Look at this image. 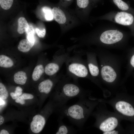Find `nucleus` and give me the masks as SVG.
<instances>
[{"label":"nucleus","instance_id":"f03ea898","mask_svg":"<svg viewBox=\"0 0 134 134\" xmlns=\"http://www.w3.org/2000/svg\"><path fill=\"white\" fill-rule=\"evenodd\" d=\"M100 57V73L101 79L107 83H114L120 73L121 61L110 53L102 51Z\"/></svg>","mask_w":134,"mask_h":134},{"label":"nucleus","instance_id":"39448f33","mask_svg":"<svg viewBox=\"0 0 134 134\" xmlns=\"http://www.w3.org/2000/svg\"><path fill=\"white\" fill-rule=\"evenodd\" d=\"M115 107L117 111L123 115L128 117L134 116V108L127 102L123 100L118 101L116 103Z\"/></svg>","mask_w":134,"mask_h":134},{"label":"nucleus","instance_id":"2eb2a0df","mask_svg":"<svg viewBox=\"0 0 134 134\" xmlns=\"http://www.w3.org/2000/svg\"><path fill=\"white\" fill-rule=\"evenodd\" d=\"M27 79L25 72L20 71L16 72L14 75V79L15 82L16 84L23 85L26 83Z\"/></svg>","mask_w":134,"mask_h":134},{"label":"nucleus","instance_id":"412c9836","mask_svg":"<svg viewBox=\"0 0 134 134\" xmlns=\"http://www.w3.org/2000/svg\"><path fill=\"white\" fill-rule=\"evenodd\" d=\"M33 96L31 94L28 93H24L19 98L15 100V102L23 105L25 103V100L31 99L33 98Z\"/></svg>","mask_w":134,"mask_h":134},{"label":"nucleus","instance_id":"0eeeda50","mask_svg":"<svg viewBox=\"0 0 134 134\" xmlns=\"http://www.w3.org/2000/svg\"><path fill=\"white\" fill-rule=\"evenodd\" d=\"M118 124V121L116 118L110 117L102 122L99 127L100 130L103 132L114 130Z\"/></svg>","mask_w":134,"mask_h":134},{"label":"nucleus","instance_id":"7c9ffc66","mask_svg":"<svg viewBox=\"0 0 134 134\" xmlns=\"http://www.w3.org/2000/svg\"><path fill=\"white\" fill-rule=\"evenodd\" d=\"M4 119L2 116L0 115V125H1L3 123Z\"/></svg>","mask_w":134,"mask_h":134},{"label":"nucleus","instance_id":"20e7f679","mask_svg":"<svg viewBox=\"0 0 134 134\" xmlns=\"http://www.w3.org/2000/svg\"><path fill=\"white\" fill-rule=\"evenodd\" d=\"M123 34L117 30H110L102 33L100 37V42L106 45H112L121 41Z\"/></svg>","mask_w":134,"mask_h":134},{"label":"nucleus","instance_id":"1a4fd4ad","mask_svg":"<svg viewBox=\"0 0 134 134\" xmlns=\"http://www.w3.org/2000/svg\"><path fill=\"white\" fill-rule=\"evenodd\" d=\"M70 72L76 76L80 77H85L88 74V70L86 67L81 64L73 63L68 66Z\"/></svg>","mask_w":134,"mask_h":134},{"label":"nucleus","instance_id":"9d476101","mask_svg":"<svg viewBox=\"0 0 134 134\" xmlns=\"http://www.w3.org/2000/svg\"><path fill=\"white\" fill-rule=\"evenodd\" d=\"M53 18L59 24H62L66 21V18L63 11L61 9L56 7L52 9Z\"/></svg>","mask_w":134,"mask_h":134},{"label":"nucleus","instance_id":"aec40b11","mask_svg":"<svg viewBox=\"0 0 134 134\" xmlns=\"http://www.w3.org/2000/svg\"><path fill=\"white\" fill-rule=\"evenodd\" d=\"M45 19L48 21L52 20L53 19L52 9L49 7L44 6L42 9Z\"/></svg>","mask_w":134,"mask_h":134},{"label":"nucleus","instance_id":"4be33fe9","mask_svg":"<svg viewBox=\"0 0 134 134\" xmlns=\"http://www.w3.org/2000/svg\"><path fill=\"white\" fill-rule=\"evenodd\" d=\"M114 3L120 9L123 11L128 10L129 6L128 4L122 0H113Z\"/></svg>","mask_w":134,"mask_h":134},{"label":"nucleus","instance_id":"423d86ee","mask_svg":"<svg viewBox=\"0 0 134 134\" xmlns=\"http://www.w3.org/2000/svg\"><path fill=\"white\" fill-rule=\"evenodd\" d=\"M45 123L44 117L40 115H36L34 117L31 123V129L34 133H38L43 130Z\"/></svg>","mask_w":134,"mask_h":134},{"label":"nucleus","instance_id":"5701e85b","mask_svg":"<svg viewBox=\"0 0 134 134\" xmlns=\"http://www.w3.org/2000/svg\"><path fill=\"white\" fill-rule=\"evenodd\" d=\"M8 96V91L4 85L0 83V97L3 100L7 99Z\"/></svg>","mask_w":134,"mask_h":134},{"label":"nucleus","instance_id":"c756f323","mask_svg":"<svg viewBox=\"0 0 134 134\" xmlns=\"http://www.w3.org/2000/svg\"><path fill=\"white\" fill-rule=\"evenodd\" d=\"M0 134H9L8 132L7 131L3 129L1 130L0 132Z\"/></svg>","mask_w":134,"mask_h":134},{"label":"nucleus","instance_id":"b1692460","mask_svg":"<svg viewBox=\"0 0 134 134\" xmlns=\"http://www.w3.org/2000/svg\"><path fill=\"white\" fill-rule=\"evenodd\" d=\"M27 33V39L30 42L32 43H35V38L34 36V32L33 28L31 26L28 31L26 32Z\"/></svg>","mask_w":134,"mask_h":134},{"label":"nucleus","instance_id":"6ab92c4d","mask_svg":"<svg viewBox=\"0 0 134 134\" xmlns=\"http://www.w3.org/2000/svg\"><path fill=\"white\" fill-rule=\"evenodd\" d=\"M88 67L91 75L93 77H97L100 73V70L99 67L93 63L90 62L88 64Z\"/></svg>","mask_w":134,"mask_h":134},{"label":"nucleus","instance_id":"f8f14e48","mask_svg":"<svg viewBox=\"0 0 134 134\" xmlns=\"http://www.w3.org/2000/svg\"><path fill=\"white\" fill-rule=\"evenodd\" d=\"M63 117L61 116V120L58 130L56 134H72L75 133V131L72 127L67 126L64 123L62 120Z\"/></svg>","mask_w":134,"mask_h":134},{"label":"nucleus","instance_id":"dca6fc26","mask_svg":"<svg viewBox=\"0 0 134 134\" xmlns=\"http://www.w3.org/2000/svg\"><path fill=\"white\" fill-rule=\"evenodd\" d=\"M59 67L57 64L50 63L45 66L44 71L45 73L49 76L53 75L59 70Z\"/></svg>","mask_w":134,"mask_h":134},{"label":"nucleus","instance_id":"f3484780","mask_svg":"<svg viewBox=\"0 0 134 134\" xmlns=\"http://www.w3.org/2000/svg\"><path fill=\"white\" fill-rule=\"evenodd\" d=\"M13 62L12 60L8 57L4 55L0 56V66L5 68H9L12 67Z\"/></svg>","mask_w":134,"mask_h":134},{"label":"nucleus","instance_id":"4468645a","mask_svg":"<svg viewBox=\"0 0 134 134\" xmlns=\"http://www.w3.org/2000/svg\"><path fill=\"white\" fill-rule=\"evenodd\" d=\"M18 27L17 30L18 32L22 34L27 32L29 28V25L25 18L23 17H20L18 19Z\"/></svg>","mask_w":134,"mask_h":134},{"label":"nucleus","instance_id":"a211bd4d","mask_svg":"<svg viewBox=\"0 0 134 134\" xmlns=\"http://www.w3.org/2000/svg\"><path fill=\"white\" fill-rule=\"evenodd\" d=\"M44 71L43 66L42 65L36 66L34 68L32 75V78L34 81H36L40 78Z\"/></svg>","mask_w":134,"mask_h":134},{"label":"nucleus","instance_id":"6e6552de","mask_svg":"<svg viewBox=\"0 0 134 134\" xmlns=\"http://www.w3.org/2000/svg\"><path fill=\"white\" fill-rule=\"evenodd\" d=\"M115 22L120 24L129 26L132 24L134 20L133 16L127 12L121 11L118 12L114 18Z\"/></svg>","mask_w":134,"mask_h":134},{"label":"nucleus","instance_id":"bb28decb","mask_svg":"<svg viewBox=\"0 0 134 134\" xmlns=\"http://www.w3.org/2000/svg\"><path fill=\"white\" fill-rule=\"evenodd\" d=\"M38 36L41 38H43L45 36L46 31L45 28H44L42 30L36 28L35 30Z\"/></svg>","mask_w":134,"mask_h":134},{"label":"nucleus","instance_id":"2f4dec72","mask_svg":"<svg viewBox=\"0 0 134 134\" xmlns=\"http://www.w3.org/2000/svg\"><path fill=\"white\" fill-rule=\"evenodd\" d=\"M2 0H0V4H1V3L2 1Z\"/></svg>","mask_w":134,"mask_h":134},{"label":"nucleus","instance_id":"7ed1b4c3","mask_svg":"<svg viewBox=\"0 0 134 134\" xmlns=\"http://www.w3.org/2000/svg\"><path fill=\"white\" fill-rule=\"evenodd\" d=\"M81 89L77 85L72 83L64 85L55 95L57 106L60 108L66 105L67 102L71 99L83 97Z\"/></svg>","mask_w":134,"mask_h":134},{"label":"nucleus","instance_id":"c85d7f7f","mask_svg":"<svg viewBox=\"0 0 134 134\" xmlns=\"http://www.w3.org/2000/svg\"><path fill=\"white\" fill-rule=\"evenodd\" d=\"M130 63L131 66L134 67V54L133 55L130 59Z\"/></svg>","mask_w":134,"mask_h":134},{"label":"nucleus","instance_id":"393cba45","mask_svg":"<svg viewBox=\"0 0 134 134\" xmlns=\"http://www.w3.org/2000/svg\"><path fill=\"white\" fill-rule=\"evenodd\" d=\"M22 89L19 86H17L15 89V92H11L10 95L13 100H16L19 98L22 94Z\"/></svg>","mask_w":134,"mask_h":134},{"label":"nucleus","instance_id":"a878e982","mask_svg":"<svg viewBox=\"0 0 134 134\" xmlns=\"http://www.w3.org/2000/svg\"><path fill=\"white\" fill-rule=\"evenodd\" d=\"M78 6L82 8L87 7L89 3V0H76Z\"/></svg>","mask_w":134,"mask_h":134},{"label":"nucleus","instance_id":"473e14b6","mask_svg":"<svg viewBox=\"0 0 134 134\" xmlns=\"http://www.w3.org/2000/svg\"><path fill=\"white\" fill-rule=\"evenodd\" d=\"M68 0V1H70V0Z\"/></svg>","mask_w":134,"mask_h":134},{"label":"nucleus","instance_id":"f257e3e1","mask_svg":"<svg viewBox=\"0 0 134 134\" xmlns=\"http://www.w3.org/2000/svg\"><path fill=\"white\" fill-rule=\"evenodd\" d=\"M76 103L60 108L61 116L67 118L72 122L81 127L96 104L95 101L80 98Z\"/></svg>","mask_w":134,"mask_h":134},{"label":"nucleus","instance_id":"9b49d317","mask_svg":"<svg viewBox=\"0 0 134 134\" xmlns=\"http://www.w3.org/2000/svg\"><path fill=\"white\" fill-rule=\"evenodd\" d=\"M53 85L52 81L49 79H46L40 83L38 89L40 92L47 95L51 92Z\"/></svg>","mask_w":134,"mask_h":134},{"label":"nucleus","instance_id":"cd10ccee","mask_svg":"<svg viewBox=\"0 0 134 134\" xmlns=\"http://www.w3.org/2000/svg\"><path fill=\"white\" fill-rule=\"evenodd\" d=\"M119 133L118 131L113 130L112 131L103 132V134H117Z\"/></svg>","mask_w":134,"mask_h":134},{"label":"nucleus","instance_id":"ddd939ff","mask_svg":"<svg viewBox=\"0 0 134 134\" xmlns=\"http://www.w3.org/2000/svg\"><path fill=\"white\" fill-rule=\"evenodd\" d=\"M34 44L30 42L27 39H23L20 42L18 49L21 52H27L30 51Z\"/></svg>","mask_w":134,"mask_h":134}]
</instances>
